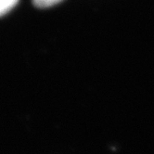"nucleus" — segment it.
<instances>
[{"label": "nucleus", "instance_id": "nucleus-2", "mask_svg": "<svg viewBox=\"0 0 154 154\" xmlns=\"http://www.w3.org/2000/svg\"><path fill=\"white\" fill-rule=\"evenodd\" d=\"M62 0H34V4L37 8H45L57 5Z\"/></svg>", "mask_w": 154, "mask_h": 154}, {"label": "nucleus", "instance_id": "nucleus-1", "mask_svg": "<svg viewBox=\"0 0 154 154\" xmlns=\"http://www.w3.org/2000/svg\"><path fill=\"white\" fill-rule=\"evenodd\" d=\"M19 2V0H0V17L9 12Z\"/></svg>", "mask_w": 154, "mask_h": 154}]
</instances>
